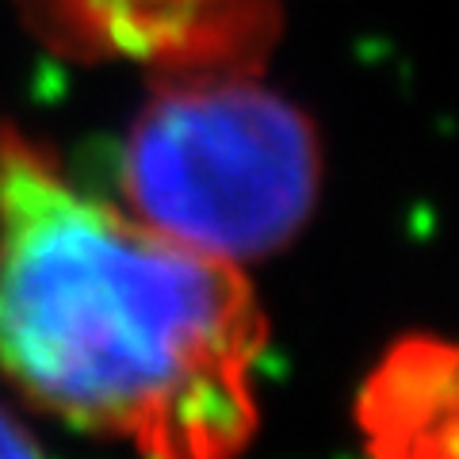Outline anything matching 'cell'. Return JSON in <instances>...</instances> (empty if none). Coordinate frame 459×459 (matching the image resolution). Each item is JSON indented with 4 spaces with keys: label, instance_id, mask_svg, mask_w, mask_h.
Here are the masks:
<instances>
[{
    "label": "cell",
    "instance_id": "obj_1",
    "mask_svg": "<svg viewBox=\"0 0 459 459\" xmlns=\"http://www.w3.org/2000/svg\"><path fill=\"white\" fill-rule=\"evenodd\" d=\"M264 314L238 264L74 188L0 126V371L142 459H234L256 433Z\"/></svg>",
    "mask_w": 459,
    "mask_h": 459
},
{
    "label": "cell",
    "instance_id": "obj_2",
    "mask_svg": "<svg viewBox=\"0 0 459 459\" xmlns=\"http://www.w3.org/2000/svg\"><path fill=\"white\" fill-rule=\"evenodd\" d=\"M322 192L307 111L246 77L165 81L123 146L131 214L219 261L291 246Z\"/></svg>",
    "mask_w": 459,
    "mask_h": 459
},
{
    "label": "cell",
    "instance_id": "obj_3",
    "mask_svg": "<svg viewBox=\"0 0 459 459\" xmlns=\"http://www.w3.org/2000/svg\"><path fill=\"white\" fill-rule=\"evenodd\" d=\"M280 27L276 0H192L180 31L157 54L165 81L246 77Z\"/></svg>",
    "mask_w": 459,
    "mask_h": 459
},
{
    "label": "cell",
    "instance_id": "obj_4",
    "mask_svg": "<svg viewBox=\"0 0 459 459\" xmlns=\"http://www.w3.org/2000/svg\"><path fill=\"white\" fill-rule=\"evenodd\" d=\"M448 371V356L440 368H433V349H413L402 352L376 379L368 410L371 433L386 444V459H440L433 452V437L452 444L448 429H433L437 410H452V391L433 398V383Z\"/></svg>",
    "mask_w": 459,
    "mask_h": 459
},
{
    "label": "cell",
    "instance_id": "obj_5",
    "mask_svg": "<svg viewBox=\"0 0 459 459\" xmlns=\"http://www.w3.org/2000/svg\"><path fill=\"white\" fill-rule=\"evenodd\" d=\"M20 4L39 31L62 42L65 50L100 54L111 47L108 0H20Z\"/></svg>",
    "mask_w": 459,
    "mask_h": 459
},
{
    "label": "cell",
    "instance_id": "obj_6",
    "mask_svg": "<svg viewBox=\"0 0 459 459\" xmlns=\"http://www.w3.org/2000/svg\"><path fill=\"white\" fill-rule=\"evenodd\" d=\"M0 459H47L35 437L8 410H0Z\"/></svg>",
    "mask_w": 459,
    "mask_h": 459
},
{
    "label": "cell",
    "instance_id": "obj_7",
    "mask_svg": "<svg viewBox=\"0 0 459 459\" xmlns=\"http://www.w3.org/2000/svg\"><path fill=\"white\" fill-rule=\"evenodd\" d=\"M119 4H188V0H119Z\"/></svg>",
    "mask_w": 459,
    "mask_h": 459
}]
</instances>
